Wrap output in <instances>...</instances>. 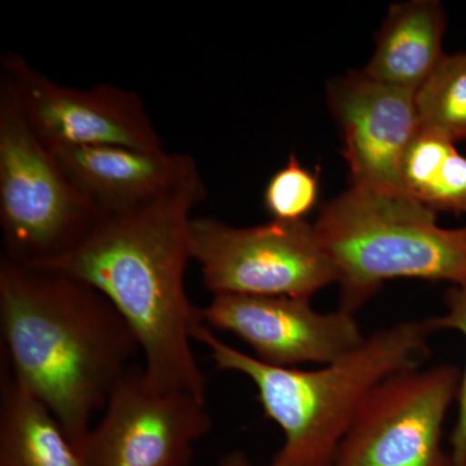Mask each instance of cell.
<instances>
[{
  "label": "cell",
  "instance_id": "1",
  "mask_svg": "<svg viewBox=\"0 0 466 466\" xmlns=\"http://www.w3.org/2000/svg\"><path fill=\"white\" fill-rule=\"evenodd\" d=\"M207 196L201 174L137 207L100 218L70 253L39 269L90 285L125 319L139 343L147 380L159 390L207 401L192 341L202 320L186 290L192 210Z\"/></svg>",
  "mask_w": 466,
  "mask_h": 466
},
{
  "label": "cell",
  "instance_id": "2",
  "mask_svg": "<svg viewBox=\"0 0 466 466\" xmlns=\"http://www.w3.org/2000/svg\"><path fill=\"white\" fill-rule=\"evenodd\" d=\"M0 325L11 375L56 417L81 452L140 352L103 294L70 276L0 258Z\"/></svg>",
  "mask_w": 466,
  "mask_h": 466
},
{
  "label": "cell",
  "instance_id": "3",
  "mask_svg": "<svg viewBox=\"0 0 466 466\" xmlns=\"http://www.w3.org/2000/svg\"><path fill=\"white\" fill-rule=\"evenodd\" d=\"M425 321H401L377 329L364 341L320 370L269 366L218 339L198 325L217 368L248 377L258 391L265 415L279 425L283 446L271 466H332L337 450L367 395L389 376L420 367L429 354Z\"/></svg>",
  "mask_w": 466,
  "mask_h": 466
},
{
  "label": "cell",
  "instance_id": "4",
  "mask_svg": "<svg viewBox=\"0 0 466 466\" xmlns=\"http://www.w3.org/2000/svg\"><path fill=\"white\" fill-rule=\"evenodd\" d=\"M312 225L350 314L394 279L466 284V227L438 226L437 213L412 196L351 186Z\"/></svg>",
  "mask_w": 466,
  "mask_h": 466
},
{
  "label": "cell",
  "instance_id": "5",
  "mask_svg": "<svg viewBox=\"0 0 466 466\" xmlns=\"http://www.w3.org/2000/svg\"><path fill=\"white\" fill-rule=\"evenodd\" d=\"M101 217L0 81L2 259L30 268L50 265L78 247Z\"/></svg>",
  "mask_w": 466,
  "mask_h": 466
},
{
  "label": "cell",
  "instance_id": "6",
  "mask_svg": "<svg viewBox=\"0 0 466 466\" xmlns=\"http://www.w3.org/2000/svg\"><path fill=\"white\" fill-rule=\"evenodd\" d=\"M191 254L213 296L311 299L339 279L314 225L306 220L272 219L240 228L216 218H193Z\"/></svg>",
  "mask_w": 466,
  "mask_h": 466
},
{
  "label": "cell",
  "instance_id": "7",
  "mask_svg": "<svg viewBox=\"0 0 466 466\" xmlns=\"http://www.w3.org/2000/svg\"><path fill=\"white\" fill-rule=\"evenodd\" d=\"M461 375L441 364L383 380L359 407L332 466H453L441 437Z\"/></svg>",
  "mask_w": 466,
  "mask_h": 466
},
{
  "label": "cell",
  "instance_id": "8",
  "mask_svg": "<svg viewBox=\"0 0 466 466\" xmlns=\"http://www.w3.org/2000/svg\"><path fill=\"white\" fill-rule=\"evenodd\" d=\"M0 81L8 86L27 124L47 147L165 150L137 92L109 84L86 88L60 85L14 51L0 58Z\"/></svg>",
  "mask_w": 466,
  "mask_h": 466
},
{
  "label": "cell",
  "instance_id": "9",
  "mask_svg": "<svg viewBox=\"0 0 466 466\" xmlns=\"http://www.w3.org/2000/svg\"><path fill=\"white\" fill-rule=\"evenodd\" d=\"M207 401L159 390L133 367L110 394L81 449L85 466H189L210 431Z\"/></svg>",
  "mask_w": 466,
  "mask_h": 466
},
{
  "label": "cell",
  "instance_id": "10",
  "mask_svg": "<svg viewBox=\"0 0 466 466\" xmlns=\"http://www.w3.org/2000/svg\"><path fill=\"white\" fill-rule=\"evenodd\" d=\"M208 327L228 332L269 366L333 363L364 341L350 312H318L311 299L219 294L201 309Z\"/></svg>",
  "mask_w": 466,
  "mask_h": 466
},
{
  "label": "cell",
  "instance_id": "11",
  "mask_svg": "<svg viewBox=\"0 0 466 466\" xmlns=\"http://www.w3.org/2000/svg\"><path fill=\"white\" fill-rule=\"evenodd\" d=\"M416 96L363 72L329 82L328 104L341 133L351 186L410 195L401 164L422 126Z\"/></svg>",
  "mask_w": 466,
  "mask_h": 466
},
{
  "label": "cell",
  "instance_id": "12",
  "mask_svg": "<svg viewBox=\"0 0 466 466\" xmlns=\"http://www.w3.org/2000/svg\"><path fill=\"white\" fill-rule=\"evenodd\" d=\"M70 182L101 216L121 213L157 198L200 173L184 153L126 147H48Z\"/></svg>",
  "mask_w": 466,
  "mask_h": 466
},
{
  "label": "cell",
  "instance_id": "13",
  "mask_svg": "<svg viewBox=\"0 0 466 466\" xmlns=\"http://www.w3.org/2000/svg\"><path fill=\"white\" fill-rule=\"evenodd\" d=\"M446 15L435 0H412L389 9L376 50L361 72L380 84L419 92L440 66Z\"/></svg>",
  "mask_w": 466,
  "mask_h": 466
},
{
  "label": "cell",
  "instance_id": "14",
  "mask_svg": "<svg viewBox=\"0 0 466 466\" xmlns=\"http://www.w3.org/2000/svg\"><path fill=\"white\" fill-rule=\"evenodd\" d=\"M0 466H85L56 417L9 373L2 388Z\"/></svg>",
  "mask_w": 466,
  "mask_h": 466
},
{
  "label": "cell",
  "instance_id": "15",
  "mask_svg": "<svg viewBox=\"0 0 466 466\" xmlns=\"http://www.w3.org/2000/svg\"><path fill=\"white\" fill-rule=\"evenodd\" d=\"M416 99L424 127L453 143L466 140V52L444 55Z\"/></svg>",
  "mask_w": 466,
  "mask_h": 466
},
{
  "label": "cell",
  "instance_id": "16",
  "mask_svg": "<svg viewBox=\"0 0 466 466\" xmlns=\"http://www.w3.org/2000/svg\"><path fill=\"white\" fill-rule=\"evenodd\" d=\"M319 175L290 155L287 165L272 175L263 193L267 213L275 220H305L319 198Z\"/></svg>",
  "mask_w": 466,
  "mask_h": 466
},
{
  "label": "cell",
  "instance_id": "17",
  "mask_svg": "<svg viewBox=\"0 0 466 466\" xmlns=\"http://www.w3.org/2000/svg\"><path fill=\"white\" fill-rule=\"evenodd\" d=\"M446 314L428 319L437 329L458 330L466 341V284L452 285L444 296ZM450 456L453 466H466V366L461 375L458 394V419L450 437Z\"/></svg>",
  "mask_w": 466,
  "mask_h": 466
},
{
  "label": "cell",
  "instance_id": "18",
  "mask_svg": "<svg viewBox=\"0 0 466 466\" xmlns=\"http://www.w3.org/2000/svg\"><path fill=\"white\" fill-rule=\"evenodd\" d=\"M420 202L435 213H466V157L458 149L451 150L441 162Z\"/></svg>",
  "mask_w": 466,
  "mask_h": 466
},
{
  "label": "cell",
  "instance_id": "19",
  "mask_svg": "<svg viewBox=\"0 0 466 466\" xmlns=\"http://www.w3.org/2000/svg\"><path fill=\"white\" fill-rule=\"evenodd\" d=\"M217 466H258L253 464L251 460L240 451H233V452L227 453L225 458L220 460L219 464ZM271 466V465H267Z\"/></svg>",
  "mask_w": 466,
  "mask_h": 466
}]
</instances>
